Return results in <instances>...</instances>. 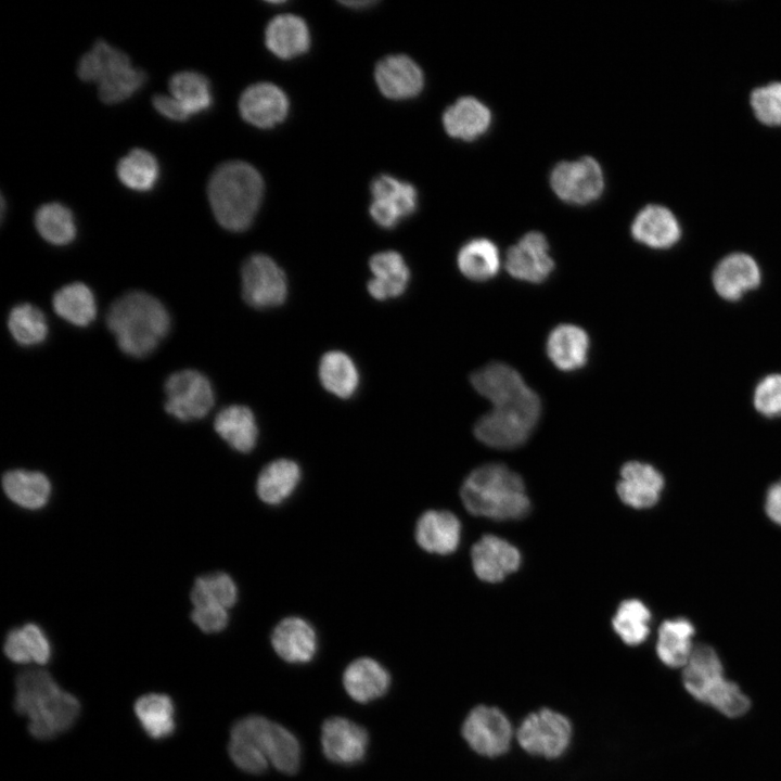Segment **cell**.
Returning a JSON list of instances; mask_svg holds the SVG:
<instances>
[{
  "label": "cell",
  "mask_w": 781,
  "mask_h": 781,
  "mask_svg": "<svg viewBox=\"0 0 781 781\" xmlns=\"http://www.w3.org/2000/svg\"><path fill=\"white\" fill-rule=\"evenodd\" d=\"M373 196L370 214L373 220L383 228H394L401 219L411 215L417 208V191L408 182L394 177L381 175L371 184Z\"/></svg>",
  "instance_id": "13"
},
{
  "label": "cell",
  "mask_w": 781,
  "mask_h": 781,
  "mask_svg": "<svg viewBox=\"0 0 781 781\" xmlns=\"http://www.w3.org/2000/svg\"><path fill=\"white\" fill-rule=\"evenodd\" d=\"M242 294L252 307L265 309L281 305L287 294L286 278L267 255L255 254L242 267Z\"/></svg>",
  "instance_id": "12"
},
{
  "label": "cell",
  "mask_w": 781,
  "mask_h": 781,
  "mask_svg": "<svg viewBox=\"0 0 781 781\" xmlns=\"http://www.w3.org/2000/svg\"><path fill=\"white\" fill-rule=\"evenodd\" d=\"M264 191L259 172L249 164L232 161L220 165L208 182V199L217 221L230 231L252 223Z\"/></svg>",
  "instance_id": "5"
},
{
  "label": "cell",
  "mask_w": 781,
  "mask_h": 781,
  "mask_svg": "<svg viewBox=\"0 0 781 781\" xmlns=\"http://www.w3.org/2000/svg\"><path fill=\"white\" fill-rule=\"evenodd\" d=\"M133 710L150 738L166 739L175 732V704L167 694H143L135 702Z\"/></svg>",
  "instance_id": "34"
},
{
  "label": "cell",
  "mask_w": 781,
  "mask_h": 781,
  "mask_svg": "<svg viewBox=\"0 0 781 781\" xmlns=\"http://www.w3.org/2000/svg\"><path fill=\"white\" fill-rule=\"evenodd\" d=\"M754 406L767 418L781 417V374H769L757 384Z\"/></svg>",
  "instance_id": "45"
},
{
  "label": "cell",
  "mask_w": 781,
  "mask_h": 781,
  "mask_svg": "<svg viewBox=\"0 0 781 781\" xmlns=\"http://www.w3.org/2000/svg\"><path fill=\"white\" fill-rule=\"evenodd\" d=\"M271 645L290 664L309 663L318 651L315 628L306 619L289 616L280 620L271 632Z\"/></svg>",
  "instance_id": "17"
},
{
  "label": "cell",
  "mask_w": 781,
  "mask_h": 781,
  "mask_svg": "<svg viewBox=\"0 0 781 781\" xmlns=\"http://www.w3.org/2000/svg\"><path fill=\"white\" fill-rule=\"evenodd\" d=\"M193 606L218 605L231 609L238 600V587L233 578L223 572L197 577L190 592Z\"/></svg>",
  "instance_id": "42"
},
{
  "label": "cell",
  "mask_w": 781,
  "mask_h": 781,
  "mask_svg": "<svg viewBox=\"0 0 781 781\" xmlns=\"http://www.w3.org/2000/svg\"><path fill=\"white\" fill-rule=\"evenodd\" d=\"M3 652L15 664H28L31 662L22 628H13L7 633Z\"/></svg>",
  "instance_id": "48"
},
{
  "label": "cell",
  "mask_w": 781,
  "mask_h": 781,
  "mask_svg": "<svg viewBox=\"0 0 781 781\" xmlns=\"http://www.w3.org/2000/svg\"><path fill=\"white\" fill-rule=\"evenodd\" d=\"M345 4H346V5H351V7H358V5L366 7V5L373 4V2H371V1H364V2H363V1H359V2H345Z\"/></svg>",
  "instance_id": "51"
},
{
  "label": "cell",
  "mask_w": 781,
  "mask_h": 781,
  "mask_svg": "<svg viewBox=\"0 0 781 781\" xmlns=\"http://www.w3.org/2000/svg\"><path fill=\"white\" fill-rule=\"evenodd\" d=\"M375 80L385 97L396 100L415 97L424 85L419 65L404 54L381 60L375 68Z\"/></svg>",
  "instance_id": "22"
},
{
  "label": "cell",
  "mask_w": 781,
  "mask_h": 781,
  "mask_svg": "<svg viewBox=\"0 0 781 781\" xmlns=\"http://www.w3.org/2000/svg\"><path fill=\"white\" fill-rule=\"evenodd\" d=\"M242 117L259 128H269L282 121L289 111L285 93L270 82L249 86L239 101Z\"/></svg>",
  "instance_id": "18"
},
{
  "label": "cell",
  "mask_w": 781,
  "mask_h": 781,
  "mask_svg": "<svg viewBox=\"0 0 781 781\" xmlns=\"http://www.w3.org/2000/svg\"><path fill=\"white\" fill-rule=\"evenodd\" d=\"M2 489L10 501L26 510H40L50 500L52 485L41 472L10 470L2 476Z\"/></svg>",
  "instance_id": "28"
},
{
  "label": "cell",
  "mask_w": 781,
  "mask_h": 781,
  "mask_svg": "<svg viewBox=\"0 0 781 781\" xmlns=\"http://www.w3.org/2000/svg\"><path fill=\"white\" fill-rule=\"evenodd\" d=\"M750 102L755 116L761 123L781 125V81L756 87L751 92Z\"/></svg>",
  "instance_id": "44"
},
{
  "label": "cell",
  "mask_w": 781,
  "mask_h": 781,
  "mask_svg": "<svg viewBox=\"0 0 781 781\" xmlns=\"http://www.w3.org/2000/svg\"><path fill=\"white\" fill-rule=\"evenodd\" d=\"M575 734L574 721L567 714L540 706L515 724V747L530 758L554 763L569 753Z\"/></svg>",
  "instance_id": "6"
},
{
  "label": "cell",
  "mask_w": 781,
  "mask_h": 781,
  "mask_svg": "<svg viewBox=\"0 0 781 781\" xmlns=\"http://www.w3.org/2000/svg\"><path fill=\"white\" fill-rule=\"evenodd\" d=\"M191 619L203 632L217 633L227 627L229 613L218 605L193 606Z\"/></svg>",
  "instance_id": "47"
},
{
  "label": "cell",
  "mask_w": 781,
  "mask_h": 781,
  "mask_svg": "<svg viewBox=\"0 0 781 781\" xmlns=\"http://www.w3.org/2000/svg\"><path fill=\"white\" fill-rule=\"evenodd\" d=\"M651 612L639 600L623 601L612 620V626L622 642L628 646H638L650 635Z\"/></svg>",
  "instance_id": "41"
},
{
  "label": "cell",
  "mask_w": 781,
  "mask_h": 781,
  "mask_svg": "<svg viewBox=\"0 0 781 781\" xmlns=\"http://www.w3.org/2000/svg\"><path fill=\"white\" fill-rule=\"evenodd\" d=\"M53 309L65 321L76 327L89 325L97 316V303L90 287L75 282L61 287L53 296Z\"/></svg>",
  "instance_id": "35"
},
{
  "label": "cell",
  "mask_w": 781,
  "mask_h": 781,
  "mask_svg": "<svg viewBox=\"0 0 781 781\" xmlns=\"http://www.w3.org/2000/svg\"><path fill=\"white\" fill-rule=\"evenodd\" d=\"M682 686L696 701L706 704L708 697L726 681L718 653L708 644L694 645L682 667Z\"/></svg>",
  "instance_id": "16"
},
{
  "label": "cell",
  "mask_w": 781,
  "mask_h": 781,
  "mask_svg": "<svg viewBox=\"0 0 781 781\" xmlns=\"http://www.w3.org/2000/svg\"><path fill=\"white\" fill-rule=\"evenodd\" d=\"M390 681L388 670L376 660L370 657L353 661L343 674L345 691L354 701L361 704L372 702L386 694Z\"/></svg>",
  "instance_id": "24"
},
{
  "label": "cell",
  "mask_w": 781,
  "mask_h": 781,
  "mask_svg": "<svg viewBox=\"0 0 781 781\" xmlns=\"http://www.w3.org/2000/svg\"><path fill=\"white\" fill-rule=\"evenodd\" d=\"M553 192L564 202L585 205L596 201L604 190V176L599 163L584 156L559 163L550 175Z\"/></svg>",
  "instance_id": "11"
},
{
  "label": "cell",
  "mask_w": 781,
  "mask_h": 781,
  "mask_svg": "<svg viewBox=\"0 0 781 781\" xmlns=\"http://www.w3.org/2000/svg\"><path fill=\"white\" fill-rule=\"evenodd\" d=\"M765 512L773 523L781 526V478L774 482L766 492Z\"/></svg>",
  "instance_id": "50"
},
{
  "label": "cell",
  "mask_w": 781,
  "mask_h": 781,
  "mask_svg": "<svg viewBox=\"0 0 781 781\" xmlns=\"http://www.w3.org/2000/svg\"><path fill=\"white\" fill-rule=\"evenodd\" d=\"M8 327L12 337L22 346H35L48 335L44 315L30 304L16 305L10 312Z\"/></svg>",
  "instance_id": "43"
},
{
  "label": "cell",
  "mask_w": 781,
  "mask_h": 781,
  "mask_svg": "<svg viewBox=\"0 0 781 781\" xmlns=\"http://www.w3.org/2000/svg\"><path fill=\"white\" fill-rule=\"evenodd\" d=\"M319 376L322 385L330 393L348 398L357 389L359 374L350 357L342 351H329L321 358Z\"/></svg>",
  "instance_id": "37"
},
{
  "label": "cell",
  "mask_w": 781,
  "mask_h": 781,
  "mask_svg": "<svg viewBox=\"0 0 781 781\" xmlns=\"http://www.w3.org/2000/svg\"><path fill=\"white\" fill-rule=\"evenodd\" d=\"M321 745L324 756L340 765H355L363 760L369 734L355 721L335 716L324 720L321 727Z\"/></svg>",
  "instance_id": "14"
},
{
  "label": "cell",
  "mask_w": 781,
  "mask_h": 781,
  "mask_svg": "<svg viewBox=\"0 0 781 781\" xmlns=\"http://www.w3.org/2000/svg\"><path fill=\"white\" fill-rule=\"evenodd\" d=\"M461 525L449 511L430 510L424 512L415 526L418 545L430 553L449 554L460 542Z\"/></svg>",
  "instance_id": "25"
},
{
  "label": "cell",
  "mask_w": 781,
  "mask_h": 781,
  "mask_svg": "<svg viewBox=\"0 0 781 781\" xmlns=\"http://www.w3.org/2000/svg\"><path fill=\"white\" fill-rule=\"evenodd\" d=\"M472 565L476 576L488 582L501 581L521 563L518 550L494 535L482 537L472 548Z\"/></svg>",
  "instance_id": "19"
},
{
  "label": "cell",
  "mask_w": 781,
  "mask_h": 781,
  "mask_svg": "<svg viewBox=\"0 0 781 781\" xmlns=\"http://www.w3.org/2000/svg\"><path fill=\"white\" fill-rule=\"evenodd\" d=\"M216 433L234 450L249 452L258 439V427L251 409L233 405L222 409L214 421Z\"/></svg>",
  "instance_id": "33"
},
{
  "label": "cell",
  "mask_w": 781,
  "mask_h": 781,
  "mask_svg": "<svg viewBox=\"0 0 781 781\" xmlns=\"http://www.w3.org/2000/svg\"><path fill=\"white\" fill-rule=\"evenodd\" d=\"M694 633V625L684 617L664 620L655 643L660 662L669 668H682L693 651Z\"/></svg>",
  "instance_id": "31"
},
{
  "label": "cell",
  "mask_w": 781,
  "mask_h": 781,
  "mask_svg": "<svg viewBox=\"0 0 781 781\" xmlns=\"http://www.w3.org/2000/svg\"><path fill=\"white\" fill-rule=\"evenodd\" d=\"M460 496L470 513L498 521L522 518L530 505L521 476L499 463L472 471Z\"/></svg>",
  "instance_id": "4"
},
{
  "label": "cell",
  "mask_w": 781,
  "mask_h": 781,
  "mask_svg": "<svg viewBox=\"0 0 781 781\" xmlns=\"http://www.w3.org/2000/svg\"><path fill=\"white\" fill-rule=\"evenodd\" d=\"M491 123L489 108L474 97H462L448 106L443 115L447 133L471 141L484 135Z\"/></svg>",
  "instance_id": "26"
},
{
  "label": "cell",
  "mask_w": 781,
  "mask_h": 781,
  "mask_svg": "<svg viewBox=\"0 0 781 781\" xmlns=\"http://www.w3.org/2000/svg\"><path fill=\"white\" fill-rule=\"evenodd\" d=\"M268 49L281 59H292L307 51L309 30L303 18L294 14H281L272 18L266 28Z\"/></svg>",
  "instance_id": "32"
},
{
  "label": "cell",
  "mask_w": 781,
  "mask_h": 781,
  "mask_svg": "<svg viewBox=\"0 0 781 781\" xmlns=\"http://www.w3.org/2000/svg\"><path fill=\"white\" fill-rule=\"evenodd\" d=\"M373 278L368 283L372 297L384 300L401 295L409 282V269L400 254L394 251L381 252L370 259Z\"/></svg>",
  "instance_id": "29"
},
{
  "label": "cell",
  "mask_w": 781,
  "mask_h": 781,
  "mask_svg": "<svg viewBox=\"0 0 781 781\" xmlns=\"http://www.w3.org/2000/svg\"><path fill=\"white\" fill-rule=\"evenodd\" d=\"M471 383L492 404L474 426L476 438L497 449L524 444L539 420L541 404L522 375L507 363L491 362L475 371Z\"/></svg>",
  "instance_id": "1"
},
{
  "label": "cell",
  "mask_w": 781,
  "mask_h": 781,
  "mask_svg": "<svg viewBox=\"0 0 781 781\" xmlns=\"http://www.w3.org/2000/svg\"><path fill=\"white\" fill-rule=\"evenodd\" d=\"M663 488L664 477L651 464L629 461L623 465L617 494L624 503L635 509L651 508L657 503Z\"/></svg>",
  "instance_id": "21"
},
{
  "label": "cell",
  "mask_w": 781,
  "mask_h": 781,
  "mask_svg": "<svg viewBox=\"0 0 781 781\" xmlns=\"http://www.w3.org/2000/svg\"><path fill=\"white\" fill-rule=\"evenodd\" d=\"M302 479L300 466L291 459H277L260 471L256 494L266 504L279 505L296 490Z\"/></svg>",
  "instance_id": "30"
},
{
  "label": "cell",
  "mask_w": 781,
  "mask_h": 781,
  "mask_svg": "<svg viewBox=\"0 0 781 781\" xmlns=\"http://www.w3.org/2000/svg\"><path fill=\"white\" fill-rule=\"evenodd\" d=\"M459 735L474 756L497 760L515 747V722L500 706L478 703L461 719Z\"/></svg>",
  "instance_id": "8"
},
{
  "label": "cell",
  "mask_w": 781,
  "mask_h": 781,
  "mask_svg": "<svg viewBox=\"0 0 781 781\" xmlns=\"http://www.w3.org/2000/svg\"><path fill=\"white\" fill-rule=\"evenodd\" d=\"M13 706L28 719V731L38 740H50L67 731L80 714L79 700L64 691L42 668L16 676Z\"/></svg>",
  "instance_id": "2"
},
{
  "label": "cell",
  "mask_w": 781,
  "mask_h": 781,
  "mask_svg": "<svg viewBox=\"0 0 781 781\" xmlns=\"http://www.w3.org/2000/svg\"><path fill=\"white\" fill-rule=\"evenodd\" d=\"M155 110L168 119L184 121L191 115L172 95L155 94L152 100Z\"/></svg>",
  "instance_id": "49"
},
{
  "label": "cell",
  "mask_w": 781,
  "mask_h": 781,
  "mask_svg": "<svg viewBox=\"0 0 781 781\" xmlns=\"http://www.w3.org/2000/svg\"><path fill=\"white\" fill-rule=\"evenodd\" d=\"M35 226L39 234L53 245L69 244L77 234L73 213L56 202L43 204L37 209Z\"/></svg>",
  "instance_id": "40"
},
{
  "label": "cell",
  "mask_w": 781,
  "mask_h": 781,
  "mask_svg": "<svg viewBox=\"0 0 781 781\" xmlns=\"http://www.w3.org/2000/svg\"><path fill=\"white\" fill-rule=\"evenodd\" d=\"M631 234L641 244L664 249L679 241L681 228L670 209L658 204H650L636 215L631 225Z\"/></svg>",
  "instance_id": "23"
},
{
  "label": "cell",
  "mask_w": 781,
  "mask_h": 781,
  "mask_svg": "<svg viewBox=\"0 0 781 781\" xmlns=\"http://www.w3.org/2000/svg\"><path fill=\"white\" fill-rule=\"evenodd\" d=\"M504 266L517 280L529 283L545 281L554 269L546 236L537 231L524 234L508 249Z\"/></svg>",
  "instance_id": "15"
},
{
  "label": "cell",
  "mask_w": 781,
  "mask_h": 781,
  "mask_svg": "<svg viewBox=\"0 0 781 781\" xmlns=\"http://www.w3.org/2000/svg\"><path fill=\"white\" fill-rule=\"evenodd\" d=\"M22 628L31 662L46 665L51 660V643L40 626L27 623Z\"/></svg>",
  "instance_id": "46"
},
{
  "label": "cell",
  "mask_w": 781,
  "mask_h": 781,
  "mask_svg": "<svg viewBox=\"0 0 781 781\" xmlns=\"http://www.w3.org/2000/svg\"><path fill=\"white\" fill-rule=\"evenodd\" d=\"M77 74L85 81H97L99 97L107 104L128 99L146 80L145 73L133 67L125 52L104 40H98L80 57Z\"/></svg>",
  "instance_id": "7"
},
{
  "label": "cell",
  "mask_w": 781,
  "mask_h": 781,
  "mask_svg": "<svg viewBox=\"0 0 781 781\" xmlns=\"http://www.w3.org/2000/svg\"><path fill=\"white\" fill-rule=\"evenodd\" d=\"M107 327L126 355L142 358L150 355L166 337L170 316L154 296L129 292L117 298L107 311Z\"/></svg>",
  "instance_id": "3"
},
{
  "label": "cell",
  "mask_w": 781,
  "mask_h": 781,
  "mask_svg": "<svg viewBox=\"0 0 781 781\" xmlns=\"http://www.w3.org/2000/svg\"><path fill=\"white\" fill-rule=\"evenodd\" d=\"M169 91L192 116L207 111L213 103L208 79L195 71L176 73L169 79Z\"/></svg>",
  "instance_id": "39"
},
{
  "label": "cell",
  "mask_w": 781,
  "mask_h": 781,
  "mask_svg": "<svg viewBox=\"0 0 781 781\" xmlns=\"http://www.w3.org/2000/svg\"><path fill=\"white\" fill-rule=\"evenodd\" d=\"M230 738L251 744L277 770L285 774L298 771L302 748L297 738L285 727L260 715H248L235 721Z\"/></svg>",
  "instance_id": "9"
},
{
  "label": "cell",
  "mask_w": 781,
  "mask_h": 781,
  "mask_svg": "<svg viewBox=\"0 0 781 781\" xmlns=\"http://www.w3.org/2000/svg\"><path fill=\"white\" fill-rule=\"evenodd\" d=\"M457 263L459 270L468 279L486 281L494 278L500 269L499 249L488 239H474L460 248Z\"/></svg>",
  "instance_id": "36"
},
{
  "label": "cell",
  "mask_w": 781,
  "mask_h": 781,
  "mask_svg": "<svg viewBox=\"0 0 781 781\" xmlns=\"http://www.w3.org/2000/svg\"><path fill=\"white\" fill-rule=\"evenodd\" d=\"M120 182L127 188L146 192L152 190L159 176L155 156L144 149H133L121 157L116 167Z\"/></svg>",
  "instance_id": "38"
},
{
  "label": "cell",
  "mask_w": 781,
  "mask_h": 781,
  "mask_svg": "<svg viewBox=\"0 0 781 781\" xmlns=\"http://www.w3.org/2000/svg\"><path fill=\"white\" fill-rule=\"evenodd\" d=\"M166 411L179 421L204 418L214 406L215 394L209 380L200 371L172 373L165 384Z\"/></svg>",
  "instance_id": "10"
},
{
  "label": "cell",
  "mask_w": 781,
  "mask_h": 781,
  "mask_svg": "<svg viewBox=\"0 0 781 781\" xmlns=\"http://www.w3.org/2000/svg\"><path fill=\"white\" fill-rule=\"evenodd\" d=\"M589 336L575 324H560L549 334L547 354L552 363L562 371H574L587 362Z\"/></svg>",
  "instance_id": "27"
},
{
  "label": "cell",
  "mask_w": 781,
  "mask_h": 781,
  "mask_svg": "<svg viewBox=\"0 0 781 781\" xmlns=\"http://www.w3.org/2000/svg\"><path fill=\"white\" fill-rule=\"evenodd\" d=\"M760 270L753 257L732 253L722 258L713 272V284L726 300H739L746 292L760 284Z\"/></svg>",
  "instance_id": "20"
}]
</instances>
